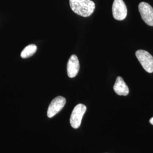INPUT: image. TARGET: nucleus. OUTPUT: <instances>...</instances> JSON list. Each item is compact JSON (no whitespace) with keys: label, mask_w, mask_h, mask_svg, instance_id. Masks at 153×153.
<instances>
[{"label":"nucleus","mask_w":153,"mask_h":153,"mask_svg":"<svg viewBox=\"0 0 153 153\" xmlns=\"http://www.w3.org/2000/svg\"><path fill=\"white\" fill-rule=\"evenodd\" d=\"M65 104L66 99L65 98L61 96L55 98L49 104L47 111L48 117L49 118L53 117L64 108Z\"/></svg>","instance_id":"6"},{"label":"nucleus","mask_w":153,"mask_h":153,"mask_svg":"<svg viewBox=\"0 0 153 153\" xmlns=\"http://www.w3.org/2000/svg\"><path fill=\"white\" fill-rule=\"evenodd\" d=\"M138 9L144 22L150 26H153V8L149 4L142 2L138 5Z\"/></svg>","instance_id":"4"},{"label":"nucleus","mask_w":153,"mask_h":153,"mask_svg":"<svg viewBox=\"0 0 153 153\" xmlns=\"http://www.w3.org/2000/svg\"><path fill=\"white\" fill-rule=\"evenodd\" d=\"M79 62L76 55H71L67 64V73L69 77L74 78L79 71Z\"/></svg>","instance_id":"7"},{"label":"nucleus","mask_w":153,"mask_h":153,"mask_svg":"<svg viewBox=\"0 0 153 153\" xmlns=\"http://www.w3.org/2000/svg\"><path fill=\"white\" fill-rule=\"evenodd\" d=\"M137 59L146 71L153 73V57L148 52L144 50H138L136 52Z\"/></svg>","instance_id":"2"},{"label":"nucleus","mask_w":153,"mask_h":153,"mask_svg":"<svg viewBox=\"0 0 153 153\" xmlns=\"http://www.w3.org/2000/svg\"><path fill=\"white\" fill-rule=\"evenodd\" d=\"M150 123L153 126V117L150 120Z\"/></svg>","instance_id":"10"},{"label":"nucleus","mask_w":153,"mask_h":153,"mask_svg":"<svg viewBox=\"0 0 153 153\" xmlns=\"http://www.w3.org/2000/svg\"><path fill=\"white\" fill-rule=\"evenodd\" d=\"M86 109V105L82 104H78L74 108L70 118V123L73 128L77 129L80 126Z\"/></svg>","instance_id":"3"},{"label":"nucleus","mask_w":153,"mask_h":153,"mask_svg":"<svg viewBox=\"0 0 153 153\" xmlns=\"http://www.w3.org/2000/svg\"><path fill=\"white\" fill-rule=\"evenodd\" d=\"M114 90L115 93L119 95L126 96L128 95L129 90L126 82L122 77L118 76L116 78L115 85L114 86Z\"/></svg>","instance_id":"8"},{"label":"nucleus","mask_w":153,"mask_h":153,"mask_svg":"<svg viewBox=\"0 0 153 153\" xmlns=\"http://www.w3.org/2000/svg\"><path fill=\"white\" fill-rule=\"evenodd\" d=\"M69 4L74 13L83 17L90 16L95 8L91 0H69Z\"/></svg>","instance_id":"1"},{"label":"nucleus","mask_w":153,"mask_h":153,"mask_svg":"<svg viewBox=\"0 0 153 153\" xmlns=\"http://www.w3.org/2000/svg\"><path fill=\"white\" fill-rule=\"evenodd\" d=\"M37 50V47L35 44H30L26 47L22 51L21 56L23 59H27L35 54Z\"/></svg>","instance_id":"9"},{"label":"nucleus","mask_w":153,"mask_h":153,"mask_svg":"<svg viewBox=\"0 0 153 153\" xmlns=\"http://www.w3.org/2000/svg\"><path fill=\"white\" fill-rule=\"evenodd\" d=\"M112 14L115 19L124 20L127 16V8L123 0H114L112 5Z\"/></svg>","instance_id":"5"}]
</instances>
